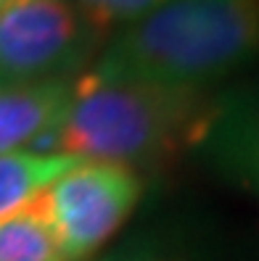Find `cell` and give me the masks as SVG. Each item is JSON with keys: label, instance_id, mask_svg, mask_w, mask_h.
Here are the masks:
<instances>
[{"label": "cell", "instance_id": "cell-11", "mask_svg": "<svg viewBox=\"0 0 259 261\" xmlns=\"http://www.w3.org/2000/svg\"><path fill=\"white\" fill-rule=\"evenodd\" d=\"M3 3H8V0H0V6H3Z\"/></svg>", "mask_w": 259, "mask_h": 261}, {"label": "cell", "instance_id": "cell-5", "mask_svg": "<svg viewBox=\"0 0 259 261\" xmlns=\"http://www.w3.org/2000/svg\"><path fill=\"white\" fill-rule=\"evenodd\" d=\"M72 80L0 87V153L29 148L64 114Z\"/></svg>", "mask_w": 259, "mask_h": 261}, {"label": "cell", "instance_id": "cell-4", "mask_svg": "<svg viewBox=\"0 0 259 261\" xmlns=\"http://www.w3.org/2000/svg\"><path fill=\"white\" fill-rule=\"evenodd\" d=\"M140 198V172L119 164L74 161L42 190V208L66 261H85L119 232Z\"/></svg>", "mask_w": 259, "mask_h": 261}, {"label": "cell", "instance_id": "cell-3", "mask_svg": "<svg viewBox=\"0 0 259 261\" xmlns=\"http://www.w3.org/2000/svg\"><path fill=\"white\" fill-rule=\"evenodd\" d=\"M98 40L72 0H8L0 6V87L74 80Z\"/></svg>", "mask_w": 259, "mask_h": 261}, {"label": "cell", "instance_id": "cell-6", "mask_svg": "<svg viewBox=\"0 0 259 261\" xmlns=\"http://www.w3.org/2000/svg\"><path fill=\"white\" fill-rule=\"evenodd\" d=\"M206 135H215L211 148L220 166L259 195V106L217 109Z\"/></svg>", "mask_w": 259, "mask_h": 261}, {"label": "cell", "instance_id": "cell-7", "mask_svg": "<svg viewBox=\"0 0 259 261\" xmlns=\"http://www.w3.org/2000/svg\"><path fill=\"white\" fill-rule=\"evenodd\" d=\"M74 161L77 159L61 153H40L29 148L0 153V219L35 201Z\"/></svg>", "mask_w": 259, "mask_h": 261}, {"label": "cell", "instance_id": "cell-9", "mask_svg": "<svg viewBox=\"0 0 259 261\" xmlns=\"http://www.w3.org/2000/svg\"><path fill=\"white\" fill-rule=\"evenodd\" d=\"M85 19L103 35L106 29H122L159 8L164 0H72Z\"/></svg>", "mask_w": 259, "mask_h": 261}, {"label": "cell", "instance_id": "cell-8", "mask_svg": "<svg viewBox=\"0 0 259 261\" xmlns=\"http://www.w3.org/2000/svg\"><path fill=\"white\" fill-rule=\"evenodd\" d=\"M0 261H66L45 217L42 193L0 219Z\"/></svg>", "mask_w": 259, "mask_h": 261}, {"label": "cell", "instance_id": "cell-10", "mask_svg": "<svg viewBox=\"0 0 259 261\" xmlns=\"http://www.w3.org/2000/svg\"><path fill=\"white\" fill-rule=\"evenodd\" d=\"M101 261H180L172 256H161L156 251H148V248H122L111 256H106Z\"/></svg>", "mask_w": 259, "mask_h": 261}, {"label": "cell", "instance_id": "cell-1", "mask_svg": "<svg viewBox=\"0 0 259 261\" xmlns=\"http://www.w3.org/2000/svg\"><path fill=\"white\" fill-rule=\"evenodd\" d=\"M215 114L217 106L204 90L85 71L72 80L61 119L29 150L138 172L206 135Z\"/></svg>", "mask_w": 259, "mask_h": 261}, {"label": "cell", "instance_id": "cell-2", "mask_svg": "<svg viewBox=\"0 0 259 261\" xmlns=\"http://www.w3.org/2000/svg\"><path fill=\"white\" fill-rule=\"evenodd\" d=\"M259 61V0H164L101 50L90 71L206 90Z\"/></svg>", "mask_w": 259, "mask_h": 261}]
</instances>
